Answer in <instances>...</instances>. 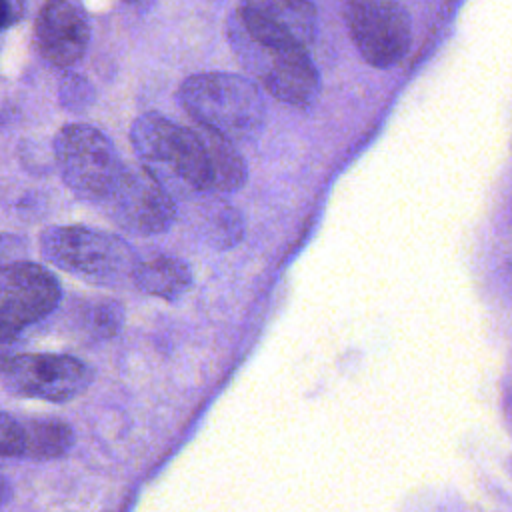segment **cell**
<instances>
[{
  "mask_svg": "<svg viewBox=\"0 0 512 512\" xmlns=\"http://www.w3.org/2000/svg\"><path fill=\"white\" fill-rule=\"evenodd\" d=\"M206 150L208 174H210V192L230 194L244 186L248 178V168L242 154L236 150V144L224 136L196 126Z\"/></svg>",
  "mask_w": 512,
  "mask_h": 512,
  "instance_id": "13",
  "label": "cell"
},
{
  "mask_svg": "<svg viewBox=\"0 0 512 512\" xmlns=\"http://www.w3.org/2000/svg\"><path fill=\"white\" fill-rule=\"evenodd\" d=\"M16 242V238L12 236H6V234H0V256L8 250V246H12Z\"/></svg>",
  "mask_w": 512,
  "mask_h": 512,
  "instance_id": "20",
  "label": "cell"
},
{
  "mask_svg": "<svg viewBox=\"0 0 512 512\" xmlns=\"http://www.w3.org/2000/svg\"><path fill=\"white\" fill-rule=\"evenodd\" d=\"M38 52L58 68L76 64L90 42V28L78 8L68 0H46L34 24Z\"/></svg>",
  "mask_w": 512,
  "mask_h": 512,
  "instance_id": "11",
  "label": "cell"
},
{
  "mask_svg": "<svg viewBox=\"0 0 512 512\" xmlns=\"http://www.w3.org/2000/svg\"><path fill=\"white\" fill-rule=\"evenodd\" d=\"M20 10L18 0H0V30L14 24L20 18Z\"/></svg>",
  "mask_w": 512,
  "mask_h": 512,
  "instance_id": "18",
  "label": "cell"
},
{
  "mask_svg": "<svg viewBox=\"0 0 512 512\" xmlns=\"http://www.w3.org/2000/svg\"><path fill=\"white\" fill-rule=\"evenodd\" d=\"M130 142L140 166L170 194L174 188L210 192L206 150L198 128L180 126L158 112H146L134 120Z\"/></svg>",
  "mask_w": 512,
  "mask_h": 512,
  "instance_id": "2",
  "label": "cell"
},
{
  "mask_svg": "<svg viewBox=\"0 0 512 512\" xmlns=\"http://www.w3.org/2000/svg\"><path fill=\"white\" fill-rule=\"evenodd\" d=\"M228 38L238 62L260 90L298 110L314 106L320 94V76L308 48L258 40L234 16L228 24Z\"/></svg>",
  "mask_w": 512,
  "mask_h": 512,
  "instance_id": "3",
  "label": "cell"
},
{
  "mask_svg": "<svg viewBox=\"0 0 512 512\" xmlns=\"http://www.w3.org/2000/svg\"><path fill=\"white\" fill-rule=\"evenodd\" d=\"M130 278L138 290L162 300H178L192 286L190 266L168 254L138 260Z\"/></svg>",
  "mask_w": 512,
  "mask_h": 512,
  "instance_id": "12",
  "label": "cell"
},
{
  "mask_svg": "<svg viewBox=\"0 0 512 512\" xmlns=\"http://www.w3.org/2000/svg\"><path fill=\"white\" fill-rule=\"evenodd\" d=\"M124 322V308L116 300L90 302L82 314V326L94 338H112Z\"/></svg>",
  "mask_w": 512,
  "mask_h": 512,
  "instance_id": "16",
  "label": "cell"
},
{
  "mask_svg": "<svg viewBox=\"0 0 512 512\" xmlns=\"http://www.w3.org/2000/svg\"><path fill=\"white\" fill-rule=\"evenodd\" d=\"M254 38L308 48L316 38V8L312 0H240L232 14Z\"/></svg>",
  "mask_w": 512,
  "mask_h": 512,
  "instance_id": "10",
  "label": "cell"
},
{
  "mask_svg": "<svg viewBox=\"0 0 512 512\" xmlns=\"http://www.w3.org/2000/svg\"><path fill=\"white\" fill-rule=\"evenodd\" d=\"M344 22L358 54L374 68H392L410 50V14L396 0H346Z\"/></svg>",
  "mask_w": 512,
  "mask_h": 512,
  "instance_id": "7",
  "label": "cell"
},
{
  "mask_svg": "<svg viewBox=\"0 0 512 512\" xmlns=\"http://www.w3.org/2000/svg\"><path fill=\"white\" fill-rule=\"evenodd\" d=\"M54 160L64 184L84 202L98 204L124 162L108 136L90 124H68L54 136Z\"/></svg>",
  "mask_w": 512,
  "mask_h": 512,
  "instance_id": "5",
  "label": "cell"
},
{
  "mask_svg": "<svg viewBox=\"0 0 512 512\" xmlns=\"http://www.w3.org/2000/svg\"><path fill=\"white\" fill-rule=\"evenodd\" d=\"M206 238L220 248L234 246L242 234H244V220L240 212L234 206L228 204H216L208 214H206V224H204Z\"/></svg>",
  "mask_w": 512,
  "mask_h": 512,
  "instance_id": "15",
  "label": "cell"
},
{
  "mask_svg": "<svg viewBox=\"0 0 512 512\" xmlns=\"http://www.w3.org/2000/svg\"><path fill=\"white\" fill-rule=\"evenodd\" d=\"M22 422V460H54L74 444V430L58 418H26Z\"/></svg>",
  "mask_w": 512,
  "mask_h": 512,
  "instance_id": "14",
  "label": "cell"
},
{
  "mask_svg": "<svg viewBox=\"0 0 512 512\" xmlns=\"http://www.w3.org/2000/svg\"><path fill=\"white\" fill-rule=\"evenodd\" d=\"M130 2H142V0H130Z\"/></svg>",
  "mask_w": 512,
  "mask_h": 512,
  "instance_id": "21",
  "label": "cell"
},
{
  "mask_svg": "<svg viewBox=\"0 0 512 512\" xmlns=\"http://www.w3.org/2000/svg\"><path fill=\"white\" fill-rule=\"evenodd\" d=\"M40 252L56 268L98 284L132 276L138 262L124 238L82 224L46 228L40 234Z\"/></svg>",
  "mask_w": 512,
  "mask_h": 512,
  "instance_id": "4",
  "label": "cell"
},
{
  "mask_svg": "<svg viewBox=\"0 0 512 512\" xmlns=\"http://www.w3.org/2000/svg\"><path fill=\"white\" fill-rule=\"evenodd\" d=\"M178 100L198 126L208 128L234 144L258 138L266 124L262 90L250 78L240 74H192L182 82Z\"/></svg>",
  "mask_w": 512,
  "mask_h": 512,
  "instance_id": "1",
  "label": "cell"
},
{
  "mask_svg": "<svg viewBox=\"0 0 512 512\" xmlns=\"http://www.w3.org/2000/svg\"><path fill=\"white\" fill-rule=\"evenodd\" d=\"M62 288L52 272L28 260L0 264V342L20 340L60 304Z\"/></svg>",
  "mask_w": 512,
  "mask_h": 512,
  "instance_id": "8",
  "label": "cell"
},
{
  "mask_svg": "<svg viewBox=\"0 0 512 512\" xmlns=\"http://www.w3.org/2000/svg\"><path fill=\"white\" fill-rule=\"evenodd\" d=\"M96 206L118 228L140 236L162 234L176 220L174 196L140 164H124L120 176Z\"/></svg>",
  "mask_w": 512,
  "mask_h": 512,
  "instance_id": "6",
  "label": "cell"
},
{
  "mask_svg": "<svg viewBox=\"0 0 512 512\" xmlns=\"http://www.w3.org/2000/svg\"><path fill=\"white\" fill-rule=\"evenodd\" d=\"M12 494H14L12 484L8 482V478L0 476V510H4L8 506V502L12 500Z\"/></svg>",
  "mask_w": 512,
  "mask_h": 512,
  "instance_id": "19",
  "label": "cell"
},
{
  "mask_svg": "<svg viewBox=\"0 0 512 512\" xmlns=\"http://www.w3.org/2000/svg\"><path fill=\"white\" fill-rule=\"evenodd\" d=\"M24 436L22 422L10 414L0 412V466H6L14 460H22Z\"/></svg>",
  "mask_w": 512,
  "mask_h": 512,
  "instance_id": "17",
  "label": "cell"
},
{
  "mask_svg": "<svg viewBox=\"0 0 512 512\" xmlns=\"http://www.w3.org/2000/svg\"><path fill=\"white\" fill-rule=\"evenodd\" d=\"M4 386L26 398L68 402L80 396L92 382V368L70 354L20 352L0 372Z\"/></svg>",
  "mask_w": 512,
  "mask_h": 512,
  "instance_id": "9",
  "label": "cell"
}]
</instances>
